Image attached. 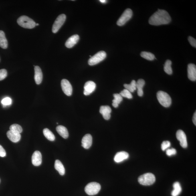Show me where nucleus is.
Returning <instances> with one entry per match:
<instances>
[{"mask_svg":"<svg viewBox=\"0 0 196 196\" xmlns=\"http://www.w3.org/2000/svg\"><path fill=\"white\" fill-rule=\"evenodd\" d=\"M7 135L9 139L12 142L16 143L21 140V134L9 130L7 133Z\"/></svg>","mask_w":196,"mask_h":196,"instance_id":"obj_19","label":"nucleus"},{"mask_svg":"<svg viewBox=\"0 0 196 196\" xmlns=\"http://www.w3.org/2000/svg\"><path fill=\"white\" fill-rule=\"evenodd\" d=\"M100 1L101 2V3H105L106 2V1H105V0H100Z\"/></svg>","mask_w":196,"mask_h":196,"instance_id":"obj_39","label":"nucleus"},{"mask_svg":"<svg viewBox=\"0 0 196 196\" xmlns=\"http://www.w3.org/2000/svg\"><path fill=\"white\" fill-rule=\"evenodd\" d=\"M66 18V15L64 14H62L57 17L52 26V31L53 33H56L58 31L64 24Z\"/></svg>","mask_w":196,"mask_h":196,"instance_id":"obj_8","label":"nucleus"},{"mask_svg":"<svg viewBox=\"0 0 196 196\" xmlns=\"http://www.w3.org/2000/svg\"><path fill=\"white\" fill-rule=\"evenodd\" d=\"M171 19L169 13L165 10L158 9L150 17L148 23L153 25H167L171 21Z\"/></svg>","mask_w":196,"mask_h":196,"instance_id":"obj_1","label":"nucleus"},{"mask_svg":"<svg viewBox=\"0 0 196 196\" xmlns=\"http://www.w3.org/2000/svg\"><path fill=\"white\" fill-rule=\"evenodd\" d=\"M39 25V24L38 23L36 24V26H38Z\"/></svg>","mask_w":196,"mask_h":196,"instance_id":"obj_40","label":"nucleus"},{"mask_svg":"<svg viewBox=\"0 0 196 196\" xmlns=\"http://www.w3.org/2000/svg\"><path fill=\"white\" fill-rule=\"evenodd\" d=\"M0 47L3 49H6L8 47L7 40L4 32L0 30Z\"/></svg>","mask_w":196,"mask_h":196,"instance_id":"obj_24","label":"nucleus"},{"mask_svg":"<svg viewBox=\"0 0 196 196\" xmlns=\"http://www.w3.org/2000/svg\"><path fill=\"white\" fill-rule=\"evenodd\" d=\"M1 102L2 104L4 106H9V105L11 104V99L9 98H5L2 100Z\"/></svg>","mask_w":196,"mask_h":196,"instance_id":"obj_33","label":"nucleus"},{"mask_svg":"<svg viewBox=\"0 0 196 196\" xmlns=\"http://www.w3.org/2000/svg\"><path fill=\"white\" fill-rule=\"evenodd\" d=\"M138 183L144 186H150L156 181V177L153 174L148 173L140 176L138 179Z\"/></svg>","mask_w":196,"mask_h":196,"instance_id":"obj_4","label":"nucleus"},{"mask_svg":"<svg viewBox=\"0 0 196 196\" xmlns=\"http://www.w3.org/2000/svg\"><path fill=\"white\" fill-rule=\"evenodd\" d=\"M188 41H189L190 44H191V46L195 47H196V39L193 37L191 36H189L188 37Z\"/></svg>","mask_w":196,"mask_h":196,"instance_id":"obj_36","label":"nucleus"},{"mask_svg":"<svg viewBox=\"0 0 196 196\" xmlns=\"http://www.w3.org/2000/svg\"><path fill=\"white\" fill-rule=\"evenodd\" d=\"M133 16V11L131 9H128L124 11L121 16L118 19L117 24L121 26L125 24Z\"/></svg>","mask_w":196,"mask_h":196,"instance_id":"obj_7","label":"nucleus"},{"mask_svg":"<svg viewBox=\"0 0 196 196\" xmlns=\"http://www.w3.org/2000/svg\"><path fill=\"white\" fill-rule=\"evenodd\" d=\"M82 146L86 149H88L92 144V137L90 134H86L84 136L82 140Z\"/></svg>","mask_w":196,"mask_h":196,"instance_id":"obj_14","label":"nucleus"},{"mask_svg":"<svg viewBox=\"0 0 196 196\" xmlns=\"http://www.w3.org/2000/svg\"><path fill=\"white\" fill-rule=\"evenodd\" d=\"M56 130L59 135L64 139H67L68 137V131L65 127L61 125L57 126L56 128Z\"/></svg>","mask_w":196,"mask_h":196,"instance_id":"obj_20","label":"nucleus"},{"mask_svg":"<svg viewBox=\"0 0 196 196\" xmlns=\"http://www.w3.org/2000/svg\"><path fill=\"white\" fill-rule=\"evenodd\" d=\"M44 135L47 139L50 140V141H54L55 140V136L48 129L45 128L43 130Z\"/></svg>","mask_w":196,"mask_h":196,"instance_id":"obj_26","label":"nucleus"},{"mask_svg":"<svg viewBox=\"0 0 196 196\" xmlns=\"http://www.w3.org/2000/svg\"><path fill=\"white\" fill-rule=\"evenodd\" d=\"M140 55L143 58L148 60H153L155 59V55L151 52L143 51L140 53Z\"/></svg>","mask_w":196,"mask_h":196,"instance_id":"obj_28","label":"nucleus"},{"mask_svg":"<svg viewBox=\"0 0 196 196\" xmlns=\"http://www.w3.org/2000/svg\"><path fill=\"white\" fill-rule=\"evenodd\" d=\"M32 162L33 165L35 166H39L42 163V156L41 152L36 151L33 153L32 157Z\"/></svg>","mask_w":196,"mask_h":196,"instance_id":"obj_13","label":"nucleus"},{"mask_svg":"<svg viewBox=\"0 0 196 196\" xmlns=\"http://www.w3.org/2000/svg\"><path fill=\"white\" fill-rule=\"evenodd\" d=\"M173 190L171 193L172 196H179L182 190L181 185L179 182H175L173 185Z\"/></svg>","mask_w":196,"mask_h":196,"instance_id":"obj_23","label":"nucleus"},{"mask_svg":"<svg viewBox=\"0 0 196 196\" xmlns=\"http://www.w3.org/2000/svg\"><path fill=\"white\" fill-rule=\"evenodd\" d=\"M10 130L14 132L20 134L23 131L21 127L17 124H14L10 127Z\"/></svg>","mask_w":196,"mask_h":196,"instance_id":"obj_30","label":"nucleus"},{"mask_svg":"<svg viewBox=\"0 0 196 196\" xmlns=\"http://www.w3.org/2000/svg\"><path fill=\"white\" fill-rule=\"evenodd\" d=\"M112 110L109 106H102L100 107V112L106 120H109L110 118Z\"/></svg>","mask_w":196,"mask_h":196,"instance_id":"obj_15","label":"nucleus"},{"mask_svg":"<svg viewBox=\"0 0 196 196\" xmlns=\"http://www.w3.org/2000/svg\"><path fill=\"white\" fill-rule=\"evenodd\" d=\"M170 146H171V143L169 141H164L162 142L161 144V149L163 151H165Z\"/></svg>","mask_w":196,"mask_h":196,"instance_id":"obj_32","label":"nucleus"},{"mask_svg":"<svg viewBox=\"0 0 196 196\" xmlns=\"http://www.w3.org/2000/svg\"><path fill=\"white\" fill-rule=\"evenodd\" d=\"M79 37L78 35H75L68 38L65 44V46L68 48H71L78 42Z\"/></svg>","mask_w":196,"mask_h":196,"instance_id":"obj_17","label":"nucleus"},{"mask_svg":"<svg viewBox=\"0 0 196 196\" xmlns=\"http://www.w3.org/2000/svg\"><path fill=\"white\" fill-rule=\"evenodd\" d=\"M34 79L36 83L39 85L42 82L43 80V73L40 67L38 66L35 67Z\"/></svg>","mask_w":196,"mask_h":196,"instance_id":"obj_18","label":"nucleus"},{"mask_svg":"<svg viewBox=\"0 0 196 196\" xmlns=\"http://www.w3.org/2000/svg\"><path fill=\"white\" fill-rule=\"evenodd\" d=\"M176 137L178 140L180 142V145L184 148H187V142L186 136L183 131L179 130L176 133Z\"/></svg>","mask_w":196,"mask_h":196,"instance_id":"obj_10","label":"nucleus"},{"mask_svg":"<svg viewBox=\"0 0 196 196\" xmlns=\"http://www.w3.org/2000/svg\"><path fill=\"white\" fill-rule=\"evenodd\" d=\"M157 96L158 102L162 106L167 108L171 106V98L167 93L159 91L157 92Z\"/></svg>","mask_w":196,"mask_h":196,"instance_id":"obj_3","label":"nucleus"},{"mask_svg":"<svg viewBox=\"0 0 196 196\" xmlns=\"http://www.w3.org/2000/svg\"><path fill=\"white\" fill-rule=\"evenodd\" d=\"M145 84V81L143 79H139L136 82V89H137V94L138 96L142 97L144 94L143 88Z\"/></svg>","mask_w":196,"mask_h":196,"instance_id":"obj_21","label":"nucleus"},{"mask_svg":"<svg viewBox=\"0 0 196 196\" xmlns=\"http://www.w3.org/2000/svg\"><path fill=\"white\" fill-rule=\"evenodd\" d=\"M7 72L5 69L0 70V81L2 80L7 76Z\"/></svg>","mask_w":196,"mask_h":196,"instance_id":"obj_34","label":"nucleus"},{"mask_svg":"<svg viewBox=\"0 0 196 196\" xmlns=\"http://www.w3.org/2000/svg\"><path fill=\"white\" fill-rule=\"evenodd\" d=\"M120 94L122 98L124 97L128 99H132L133 98L131 93L126 89L122 91Z\"/></svg>","mask_w":196,"mask_h":196,"instance_id":"obj_31","label":"nucleus"},{"mask_svg":"<svg viewBox=\"0 0 196 196\" xmlns=\"http://www.w3.org/2000/svg\"><path fill=\"white\" fill-rule=\"evenodd\" d=\"M55 169L58 171L59 174L61 175H64L65 169L64 166L60 161L56 160L55 162Z\"/></svg>","mask_w":196,"mask_h":196,"instance_id":"obj_22","label":"nucleus"},{"mask_svg":"<svg viewBox=\"0 0 196 196\" xmlns=\"http://www.w3.org/2000/svg\"><path fill=\"white\" fill-rule=\"evenodd\" d=\"M106 56V52L104 51H100L90 57L88 60V64L91 66L98 64L104 60Z\"/></svg>","mask_w":196,"mask_h":196,"instance_id":"obj_6","label":"nucleus"},{"mask_svg":"<svg viewBox=\"0 0 196 196\" xmlns=\"http://www.w3.org/2000/svg\"><path fill=\"white\" fill-rule=\"evenodd\" d=\"M100 184L95 182L89 183L85 188V191L89 195H94L98 194L101 190Z\"/></svg>","mask_w":196,"mask_h":196,"instance_id":"obj_5","label":"nucleus"},{"mask_svg":"<svg viewBox=\"0 0 196 196\" xmlns=\"http://www.w3.org/2000/svg\"><path fill=\"white\" fill-rule=\"evenodd\" d=\"M172 62L171 60H167L166 61L164 65V70L166 74L171 75L173 73L171 68Z\"/></svg>","mask_w":196,"mask_h":196,"instance_id":"obj_27","label":"nucleus"},{"mask_svg":"<svg viewBox=\"0 0 196 196\" xmlns=\"http://www.w3.org/2000/svg\"><path fill=\"white\" fill-rule=\"evenodd\" d=\"M18 24L25 29H32L36 26V23L32 19L26 16H21L17 20Z\"/></svg>","mask_w":196,"mask_h":196,"instance_id":"obj_2","label":"nucleus"},{"mask_svg":"<svg viewBox=\"0 0 196 196\" xmlns=\"http://www.w3.org/2000/svg\"><path fill=\"white\" fill-rule=\"evenodd\" d=\"M125 88L131 93L134 92L136 90V82L135 80H133L129 84H125Z\"/></svg>","mask_w":196,"mask_h":196,"instance_id":"obj_29","label":"nucleus"},{"mask_svg":"<svg viewBox=\"0 0 196 196\" xmlns=\"http://www.w3.org/2000/svg\"><path fill=\"white\" fill-rule=\"evenodd\" d=\"M188 77L190 80L195 81L196 80V67L195 64H190L188 65Z\"/></svg>","mask_w":196,"mask_h":196,"instance_id":"obj_12","label":"nucleus"},{"mask_svg":"<svg viewBox=\"0 0 196 196\" xmlns=\"http://www.w3.org/2000/svg\"><path fill=\"white\" fill-rule=\"evenodd\" d=\"M129 157L128 152L122 151L117 152L114 157V161L116 163H120L124 161Z\"/></svg>","mask_w":196,"mask_h":196,"instance_id":"obj_16","label":"nucleus"},{"mask_svg":"<svg viewBox=\"0 0 196 196\" xmlns=\"http://www.w3.org/2000/svg\"><path fill=\"white\" fill-rule=\"evenodd\" d=\"M114 100L112 101V106L114 108H117L118 105L122 102L123 98L120 94H113Z\"/></svg>","mask_w":196,"mask_h":196,"instance_id":"obj_25","label":"nucleus"},{"mask_svg":"<svg viewBox=\"0 0 196 196\" xmlns=\"http://www.w3.org/2000/svg\"><path fill=\"white\" fill-rule=\"evenodd\" d=\"M6 156V152L2 146L0 145V157H4Z\"/></svg>","mask_w":196,"mask_h":196,"instance_id":"obj_37","label":"nucleus"},{"mask_svg":"<svg viewBox=\"0 0 196 196\" xmlns=\"http://www.w3.org/2000/svg\"><path fill=\"white\" fill-rule=\"evenodd\" d=\"M176 154H177V150L175 148H169V149L166 150V154L168 156L175 155Z\"/></svg>","mask_w":196,"mask_h":196,"instance_id":"obj_35","label":"nucleus"},{"mask_svg":"<svg viewBox=\"0 0 196 196\" xmlns=\"http://www.w3.org/2000/svg\"><path fill=\"white\" fill-rule=\"evenodd\" d=\"M96 88V84L92 81H88L86 83L84 86V94L88 96L94 92Z\"/></svg>","mask_w":196,"mask_h":196,"instance_id":"obj_11","label":"nucleus"},{"mask_svg":"<svg viewBox=\"0 0 196 196\" xmlns=\"http://www.w3.org/2000/svg\"><path fill=\"white\" fill-rule=\"evenodd\" d=\"M61 86L63 92L68 96H70L72 93V87L71 83L66 79H63L61 82Z\"/></svg>","mask_w":196,"mask_h":196,"instance_id":"obj_9","label":"nucleus"},{"mask_svg":"<svg viewBox=\"0 0 196 196\" xmlns=\"http://www.w3.org/2000/svg\"><path fill=\"white\" fill-rule=\"evenodd\" d=\"M193 120V122L194 123V124L195 125H196V112L194 114Z\"/></svg>","mask_w":196,"mask_h":196,"instance_id":"obj_38","label":"nucleus"}]
</instances>
